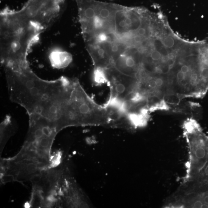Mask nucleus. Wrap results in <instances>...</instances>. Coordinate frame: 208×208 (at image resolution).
<instances>
[{
  "label": "nucleus",
  "instance_id": "1",
  "mask_svg": "<svg viewBox=\"0 0 208 208\" xmlns=\"http://www.w3.org/2000/svg\"><path fill=\"white\" fill-rule=\"evenodd\" d=\"M138 9L119 5L115 14L114 34L119 40L125 42L140 28Z\"/></svg>",
  "mask_w": 208,
  "mask_h": 208
},
{
  "label": "nucleus",
  "instance_id": "2",
  "mask_svg": "<svg viewBox=\"0 0 208 208\" xmlns=\"http://www.w3.org/2000/svg\"><path fill=\"white\" fill-rule=\"evenodd\" d=\"M110 89V98L124 101L136 90V82L134 76L119 72L113 66L106 69Z\"/></svg>",
  "mask_w": 208,
  "mask_h": 208
},
{
  "label": "nucleus",
  "instance_id": "3",
  "mask_svg": "<svg viewBox=\"0 0 208 208\" xmlns=\"http://www.w3.org/2000/svg\"><path fill=\"white\" fill-rule=\"evenodd\" d=\"M87 50L92 59L94 68L107 69L113 66L111 56L103 44H86Z\"/></svg>",
  "mask_w": 208,
  "mask_h": 208
},
{
  "label": "nucleus",
  "instance_id": "4",
  "mask_svg": "<svg viewBox=\"0 0 208 208\" xmlns=\"http://www.w3.org/2000/svg\"><path fill=\"white\" fill-rule=\"evenodd\" d=\"M135 51L132 46H128L125 51L113 61V66L125 75L134 77L137 62Z\"/></svg>",
  "mask_w": 208,
  "mask_h": 208
},
{
  "label": "nucleus",
  "instance_id": "5",
  "mask_svg": "<svg viewBox=\"0 0 208 208\" xmlns=\"http://www.w3.org/2000/svg\"><path fill=\"white\" fill-rule=\"evenodd\" d=\"M49 59L52 67L61 69L68 67L72 62V57L68 52L55 51L50 53Z\"/></svg>",
  "mask_w": 208,
  "mask_h": 208
},
{
  "label": "nucleus",
  "instance_id": "6",
  "mask_svg": "<svg viewBox=\"0 0 208 208\" xmlns=\"http://www.w3.org/2000/svg\"><path fill=\"white\" fill-rule=\"evenodd\" d=\"M11 117L6 116L1 125V141L2 145L5 143L11 136L15 131L14 125Z\"/></svg>",
  "mask_w": 208,
  "mask_h": 208
},
{
  "label": "nucleus",
  "instance_id": "7",
  "mask_svg": "<svg viewBox=\"0 0 208 208\" xmlns=\"http://www.w3.org/2000/svg\"><path fill=\"white\" fill-rule=\"evenodd\" d=\"M128 120L132 125L136 127H141L146 125L149 119V115L140 112H130L128 113Z\"/></svg>",
  "mask_w": 208,
  "mask_h": 208
},
{
  "label": "nucleus",
  "instance_id": "8",
  "mask_svg": "<svg viewBox=\"0 0 208 208\" xmlns=\"http://www.w3.org/2000/svg\"><path fill=\"white\" fill-rule=\"evenodd\" d=\"M93 80L96 84L100 85L108 83V78L106 69L96 67L93 73Z\"/></svg>",
  "mask_w": 208,
  "mask_h": 208
},
{
  "label": "nucleus",
  "instance_id": "9",
  "mask_svg": "<svg viewBox=\"0 0 208 208\" xmlns=\"http://www.w3.org/2000/svg\"><path fill=\"white\" fill-rule=\"evenodd\" d=\"M169 107L166 102L164 100H162L158 103L151 106L149 108V110L150 112H154L160 110L167 111L170 109Z\"/></svg>",
  "mask_w": 208,
  "mask_h": 208
},
{
  "label": "nucleus",
  "instance_id": "10",
  "mask_svg": "<svg viewBox=\"0 0 208 208\" xmlns=\"http://www.w3.org/2000/svg\"><path fill=\"white\" fill-rule=\"evenodd\" d=\"M163 45L168 48H172L175 45V41L172 37H167L163 39Z\"/></svg>",
  "mask_w": 208,
  "mask_h": 208
},
{
  "label": "nucleus",
  "instance_id": "11",
  "mask_svg": "<svg viewBox=\"0 0 208 208\" xmlns=\"http://www.w3.org/2000/svg\"><path fill=\"white\" fill-rule=\"evenodd\" d=\"M161 57V54L157 50H154V51L151 52L150 58L153 61H158L160 59Z\"/></svg>",
  "mask_w": 208,
  "mask_h": 208
},
{
  "label": "nucleus",
  "instance_id": "12",
  "mask_svg": "<svg viewBox=\"0 0 208 208\" xmlns=\"http://www.w3.org/2000/svg\"><path fill=\"white\" fill-rule=\"evenodd\" d=\"M146 34H147V29L145 27L142 26L139 28L136 31L135 35H137L144 38L146 36Z\"/></svg>",
  "mask_w": 208,
  "mask_h": 208
},
{
  "label": "nucleus",
  "instance_id": "13",
  "mask_svg": "<svg viewBox=\"0 0 208 208\" xmlns=\"http://www.w3.org/2000/svg\"><path fill=\"white\" fill-rule=\"evenodd\" d=\"M176 77H177L178 80H179V81H184V80H185V75L182 71H179V72H178L177 75H176Z\"/></svg>",
  "mask_w": 208,
  "mask_h": 208
},
{
  "label": "nucleus",
  "instance_id": "14",
  "mask_svg": "<svg viewBox=\"0 0 208 208\" xmlns=\"http://www.w3.org/2000/svg\"><path fill=\"white\" fill-rule=\"evenodd\" d=\"M201 75L204 79L208 78V67H204L202 70Z\"/></svg>",
  "mask_w": 208,
  "mask_h": 208
},
{
  "label": "nucleus",
  "instance_id": "15",
  "mask_svg": "<svg viewBox=\"0 0 208 208\" xmlns=\"http://www.w3.org/2000/svg\"><path fill=\"white\" fill-rule=\"evenodd\" d=\"M155 80L157 87H161L163 85V81L162 78H157Z\"/></svg>",
  "mask_w": 208,
  "mask_h": 208
},
{
  "label": "nucleus",
  "instance_id": "16",
  "mask_svg": "<svg viewBox=\"0 0 208 208\" xmlns=\"http://www.w3.org/2000/svg\"><path fill=\"white\" fill-rule=\"evenodd\" d=\"M181 71L185 74L188 73L189 71V68L188 66L186 65H184L182 66L181 68Z\"/></svg>",
  "mask_w": 208,
  "mask_h": 208
},
{
  "label": "nucleus",
  "instance_id": "17",
  "mask_svg": "<svg viewBox=\"0 0 208 208\" xmlns=\"http://www.w3.org/2000/svg\"><path fill=\"white\" fill-rule=\"evenodd\" d=\"M204 173L205 175L208 177V165H207V166L205 168Z\"/></svg>",
  "mask_w": 208,
  "mask_h": 208
}]
</instances>
